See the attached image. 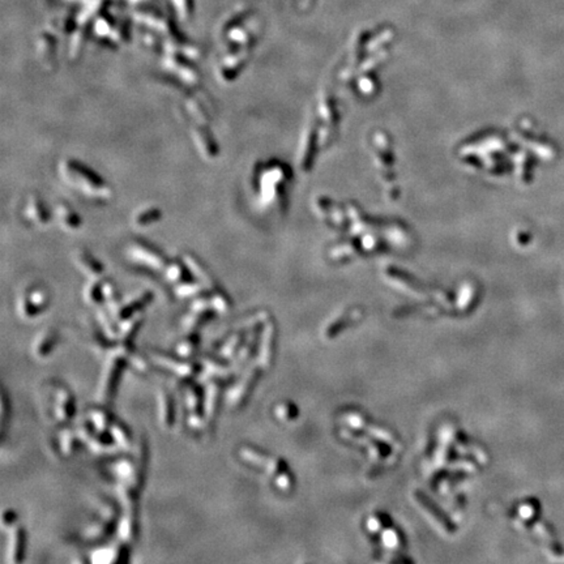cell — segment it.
I'll use <instances>...</instances> for the list:
<instances>
[{"label":"cell","mask_w":564,"mask_h":564,"mask_svg":"<svg viewBox=\"0 0 564 564\" xmlns=\"http://www.w3.org/2000/svg\"><path fill=\"white\" fill-rule=\"evenodd\" d=\"M61 179L83 196L93 201L109 200L113 192L102 177L76 159H65L60 165Z\"/></svg>","instance_id":"1"},{"label":"cell","mask_w":564,"mask_h":564,"mask_svg":"<svg viewBox=\"0 0 564 564\" xmlns=\"http://www.w3.org/2000/svg\"><path fill=\"white\" fill-rule=\"evenodd\" d=\"M129 256L136 260L137 263L146 265L149 268H161L164 267L165 261L161 252H158L153 246L142 242H133L129 246L128 250Z\"/></svg>","instance_id":"2"},{"label":"cell","mask_w":564,"mask_h":564,"mask_svg":"<svg viewBox=\"0 0 564 564\" xmlns=\"http://www.w3.org/2000/svg\"><path fill=\"white\" fill-rule=\"evenodd\" d=\"M25 216L29 218V221L38 226L47 225L50 221V213L46 208L45 203L41 197L36 196V195H32L28 199V203L25 206Z\"/></svg>","instance_id":"3"},{"label":"cell","mask_w":564,"mask_h":564,"mask_svg":"<svg viewBox=\"0 0 564 564\" xmlns=\"http://www.w3.org/2000/svg\"><path fill=\"white\" fill-rule=\"evenodd\" d=\"M55 217L59 226L67 231H76L81 226V219L77 213L65 203H59L55 206Z\"/></svg>","instance_id":"4"},{"label":"cell","mask_w":564,"mask_h":564,"mask_svg":"<svg viewBox=\"0 0 564 564\" xmlns=\"http://www.w3.org/2000/svg\"><path fill=\"white\" fill-rule=\"evenodd\" d=\"M192 137H194L195 140V144L197 145V149H199L201 154L205 155V157L212 158L218 153V148H217L216 141H214V139L212 137V133H210L208 129L197 127L196 129L192 131Z\"/></svg>","instance_id":"5"},{"label":"cell","mask_w":564,"mask_h":564,"mask_svg":"<svg viewBox=\"0 0 564 564\" xmlns=\"http://www.w3.org/2000/svg\"><path fill=\"white\" fill-rule=\"evenodd\" d=\"M46 299H47V297H46L45 291H42L41 289H33L28 297H24L20 300L23 315H25L26 317H33L37 313L38 308L45 306Z\"/></svg>","instance_id":"6"},{"label":"cell","mask_w":564,"mask_h":564,"mask_svg":"<svg viewBox=\"0 0 564 564\" xmlns=\"http://www.w3.org/2000/svg\"><path fill=\"white\" fill-rule=\"evenodd\" d=\"M346 421H348L349 425L354 426V427H366L370 434H372L374 436H377V438L381 439V440H384V442H387L388 444L392 445L393 448L400 449V443L396 442L393 436L390 435L389 432L384 431V430L377 429V427H375V426H370V425H367V423H364L359 416H355V414H349V416L346 417ZM366 429H364V430H366Z\"/></svg>","instance_id":"7"},{"label":"cell","mask_w":564,"mask_h":564,"mask_svg":"<svg viewBox=\"0 0 564 564\" xmlns=\"http://www.w3.org/2000/svg\"><path fill=\"white\" fill-rule=\"evenodd\" d=\"M76 264L78 265L81 271L92 276V277H98L103 271V267L100 261L96 260L87 251H80L76 254Z\"/></svg>","instance_id":"8"},{"label":"cell","mask_w":564,"mask_h":564,"mask_svg":"<svg viewBox=\"0 0 564 564\" xmlns=\"http://www.w3.org/2000/svg\"><path fill=\"white\" fill-rule=\"evenodd\" d=\"M159 218H161V210L154 206H148L135 213L133 222L137 227H145V226H150L157 222Z\"/></svg>","instance_id":"9"},{"label":"cell","mask_w":564,"mask_h":564,"mask_svg":"<svg viewBox=\"0 0 564 564\" xmlns=\"http://www.w3.org/2000/svg\"><path fill=\"white\" fill-rule=\"evenodd\" d=\"M417 499L419 500V503H421V506L423 507V510L427 511V512H430L431 519L434 520V521H435L436 524L440 526V528L444 529L445 532H449V530H452L451 524H449V522L445 520L444 516L440 515V513L438 512V510L435 508V506H434V504H432L430 500L426 499L422 494H417Z\"/></svg>","instance_id":"10"},{"label":"cell","mask_w":564,"mask_h":564,"mask_svg":"<svg viewBox=\"0 0 564 564\" xmlns=\"http://www.w3.org/2000/svg\"><path fill=\"white\" fill-rule=\"evenodd\" d=\"M166 277L169 278V280L171 281V282H181V284H183V282H186V278H184V268L183 265L181 264V263H178V261H173V263H170L169 264V267L166 268Z\"/></svg>","instance_id":"11"},{"label":"cell","mask_w":564,"mask_h":564,"mask_svg":"<svg viewBox=\"0 0 564 564\" xmlns=\"http://www.w3.org/2000/svg\"><path fill=\"white\" fill-rule=\"evenodd\" d=\"M103 295V290L101 289V285L98 284L97 281H94L92 284H89L85 289V299L91 303H97L100 298Z\"/></svg>","instance_id":"12"},{"label":"cell","mask_w":564,"mask_h":564,"mask_svg":"<svg viewBox=\"0 0 564 564\" xmlns=\"http://www.w3.org/2000/svg\"><path fill=\"white\" fill-rule=\"evenodd\" d=\"M54 346V335L52 333H47V336H43V341L37 342L36 346V353L37 354H42V357H45V354L51 350V348Z\"/></svg>","instance_id":"13"},{"label":"cell","mask_w":564,"mask_h":564,"mask_svg":"<svg viewBox=\"0 0 564 564\" xmlns=\"http://www.w3.org/2000/svg\"><path fill=\"white\" fill-rule=\"evenodd\" d=\"M359 316H361V315H359L358 312H354V315L348 316L346 319H341V320H340V321H337V323H336V324H333V326L331 327V328L327 329V336H328V337H332V336H335L336 333L340 332V331H341V329L344 328V327L348 326L346 323L354 321V320H357V317H359Z\"/></svg>","instance_id":"14"},{"label":"cell","mask_w":564,"mask_h":564,"mask_svg":"<svg viewBox=\"0 0 564 564\" xmlns=\"http://www.w3.org/2000/svg\"><path fill=\"white\" fill-rule=\"evenodd\" d=\"M383 541H384V545L389 548H394L397 545H398V537H397V534L393 532V530H389V532L384 533Z\"/></svg>","instance_id":"15"},{"label":"cell","mask_w":564,"mask_h":564,"mask_svg":"<svg viewBox=\"0 0 564 564\" xmlns=\"http://www.w3.org/2000/svg\"><path fill=\"white\" fill-rule=\"evenodd\" d=\"M12 548H11V552H12V555H19L20 552V547L23 546V532L20 533V529H16V535H15V538H12Z\"/></svg>","instance_id":"16"},{"label":"cell","mask_w":564,"mask_h":564,"mask_svg":"<svg viewBox=\"0 0 564 564\" xmlns=\"http://www.w3.org/2000/svg\"><path fill=\"white\" fill-rule=\"evenodd\" d=\"M379 526H380V524H379V520L377 519H370V521H368V528L371 529V530H375V529H379Z\"/></svg>","instance_id":"17"}]
</instances>
